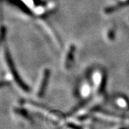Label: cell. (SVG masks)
<instances>
[{"label":"cell","instance_id":"cell-1","mask_svg":"<svg viewBox=\"0 0 129 129\" xmlns=\"http://www.w3.org/2000/svg\"><path fill=\"white\" fill-rule=\"evenodd\" d=\"M14 111L17 113H19V115H22L24 118H29V116L28 115L27 112L24 110V109H20V108H16L14 109Z\"/></svg>","mask_w":129,"mask_h":129}]
</instances>
